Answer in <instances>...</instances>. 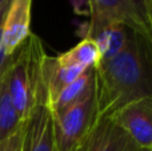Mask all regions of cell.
Listing matches in <instances>:
<instances>
[{
  "label": "cell",
  "mask_w": 152,
  "mask_h": 151,
  "mask_svg": "<svg viewBox=\"0 0 152 151\" xmlns=\"http://www.w3.org/2000/svg\"><path fill=\"white\" fill-rule=\"evenodd\" d=\"M151 44L134 32L120 54L94 66L96 119L111 118L127 104L152 96Z\"/></svg>",
  "instance_id": "obj_1"
},
{
  "label": "cell",
  "mask_w": 152,
  "mask_h": 151,
  "mask_svg": "<svg viewBox=\"0 0 152 151\" xmlns=\"http://www.w3.org/2000/svg\"><path fill=\"white\" fill-rule=\"evenodd\" d=\"M44 55L43 42L31 32L23 44L13 52L12 62L4 76L10 98L21 123L28 117L32 107L35 88L42 78Z\"/></svg>",
  "instance_id": "obj_2"
},
{
  "label": "cell",
  "mask_w": 152,
  "mask_h": 151,
  "mask_svg": "<svg viewBox=\"0 0 152 151\" xmlns=\"http://www.w3.org/2000/svg\"><path fill=\"white\" fill-rule=\"evenodd\" d=\"M21 127V151H56L53 115L43 70L35 88L32 107Z\"/></svg>",
  "instance_id": "obj_3"
},
{
  "label": "cell",
  "mask_w": 152,
  "mask_h": 151,
  "mask_svg": "<svg viewBox=\"0 0 152 151\" xmlns=\"http://www.w3.org/2000/svg\"><path fill=\"white\" fill-rule=\"evenodd\" d=\"M95 122L96 102L94 90L84 99L68 107L61 114L53 115L56 151H74L84 141H87Z\"/></svg>",
  "instance_id": "obj_4"
},
{
  "label": "cell",
  "mask_w": 152,
  "mask_h": 151,
  "mask_svg": "<svg viewBox=\"0 0 152 151\" xmlns=\"http://www.w3.org/2000/svg\"><path fill=\"white\" fill-rule=\"evenodd\" d=\"M142 149L152 150V96L124 106L110 118Z\"/></svg>",
  "instance_id": "obj_5"
},
{
  "label": "cell",
  "mask_w": 152,
  "mask_h": 151,
  "mask_svg": "<svg viewBox=\"0 0 152 151\" xmlns=\"http://www.w3.org/2000/svg\"><path fill=\"white\" fill-rule=\"evenodd\" d=\"M89 24L105 21L120 23L134 32L152 40V31L143 23L128 0H88Z\"/></svg>",
  "instance_id": "obj_6"
},
{
  "label": "cell",
  "mask_w": 152,
  "mask_h": 151,
  "mask_svg": "<svg viewBox=\"0 0 152 151\" xmlns=\"http://www.w3.org/2000/svg\"><path fill=\"white\" fill-rule=\"evenodd\" d=\"M32 3L34 0H10L1 23V43L8 56H12L31 34Z\"/></svg>",
  "instance_id": "obj_7"
},
{
  "label": "cell",
  "mask_w": 152,
  "mask_h": 151,
  "mask_svg": "<svg viewBox=\"0 0 152 151\" xmlns=\"http://www.w3.org/2000/svg\"><path fill=\"white\" fill-rule=\"evenodd\" d=\"M86 151H152L142 149L126 131L110 118L96 119L88 138Z\"/></svg>",
  "instance_id": "obj_8"
},
{
  "label": "cell",
  "mask_w": 152,
  "mask_h": 151,
  "mask_svg": "<svg viewBox=\"0 0 152 151\" xmlns=\"http://www.w3.org/2000/svg\"><path fill=\"white\" fill-rule=\"evenodd\" d=\"M134 31L120 23L105 21L99 24H88L87 36L96 44L100 60H107L120 54L128 45Z\"/></svg>",
  "instance_id": "obj_9"
},
{
  "label": "cell",
  "mask_w": 152,
  "mask_h": 151,
  "mask_svg": "<svg viewBox=\"0 0 152 151\" xmlns=\"http://www.w3.org/2000/svg\"><path fill=\"white\" fill-rule=\"evenodd\" d=\"M95 90V67L86 68L77 78L60 91L56 99L51 103L53 115H59L68 107L84 99L88 94Z\"/></svg>",
  "instance_id": "obj_10"
},
{
  "label": "cell",
  "mask_w": 152,
  "mask_h": 151,
  "mask_svg": "<svg viewBox=\"0 0 152 151\" xmlns=\"http://www.w3.org/2000/svg\"><path fill=\"white\" fill-rule=\"evenodd\" d=\"M43 78H44L45 86H47L48 94H50L51 103L56 99L66 86L74 82L76 78L81 74L86 68L80 67H63L59 64L56 56H50L45 54L42 63Z\"/></svg>",
  "instance_id": "obj_11"
},
{
  "label": "cell",
  "mask_w": 152,
  "mask_h": 151,
  "mask_svg": "<svg viewBox=\"0 0 152 151\" xmlns=\"http://www.w3.org/2000/svg\"><path fill=\"white\" fill-rule=\"evenodd\" d=\"M59 64L63 67H80L88 68L95 66L100 60V54L96 44L88 37H84L80 43L72 47L71 50L56 56Z\"/></svg>",
  "instance_id": "obj_12"
},
{
  "label": "cell",
  "mask_w": 152,
  "mask_h": 151,
  "mask_svg": "<svg viewBox=\"0 0 152 151\" xmlns=\"http://www.w3.org/2000/svg\"><path fill=\"white\" fill-rule=\"evenodd\" d=\"M23 123L20 122L16 110L10 98L5 79L0 83V144L10 138Z\"/></svg>",
  "instance_id": "obj_13"
},
{
  "label": "cell",
  "mask_w": 152,
  "mask_h": 151,
  "mask_svg": "<svg viewBox=\"0 0 152 151\" xmlns=\"http://www.w3.org/2000/svg\"><path fill=\"white\" fill-rule=\"evenodd\" d=\"M143 23L152 31V0H128Z\"/></svg>",
  "instance_id": "obj_14"
},
{
  "label": "cell",
  "mask_w": 152,
  "mask_h": 151,
  "mask_svg": "<svg viewBox=\"0 0 152 151\" xmlns=\"http://www.w3.org/2000/svg\"><path fill=\"white\" fill-rule=\"evenodd\" d=\"M21 126L10 138H7L0 144V151H21V135H23V127Z\"/></svg>",
  "instance_id": "obj_15"
},
{
  "label": "cell",
  "mask_w": 152,
  "mask_h": 151,
  "mask_svg": "<svg viewBox=\"0 0 152 151\" xmlns=\"http://www.w3.org/2000/svg\"><path fill=\"white\" fill-rule=\"evenodd\" d=\"M1 23H0V83H1L3 79H4L8 67H10L11 62H12V56H13V55L8 56L4 51V47H3V43H1Z\"/></svg>",
  "instance_id": "obj_16"
},
{
  "label": "cell",
  "mask_w": 152,
  "mask_h": 151,
  "mask_svg": "<svg viewBox=\"0 0 152 151\" xmlns=\"http://www.w3.org/2000/svg\"><path fill=\"white\" fill-rule=\"evenodd\" d=\"M8 4H10V0H7V1H5L3 5H0V23H1L3 19H4V15H5V12H7Z\"/></svg>",
  "instance_id": "obj_17"
},
{
  "label": "cell",
  "mask_w": 152,
  "mask_h": 151,
  "mask_svg": "<svg viewBox=\"0 0 152 151\" xmlns=\"http://www.w3.org/2000/svg\"><path fill=\"white\" fill-rule=\"evenodd\" d=\"M86 146H87V141H84L83 143L80 144V146H77L74 151H86Z\"/></svg>",
  "instance_id": "obj_18"
},
{
  "label": "cell",
  "mask_w": 152,
  "mask_h": 151,
  "mask_svg": "<svg viewBox=\"0 0 152 151\" xmlns=\"http://www.w3.org/2000/svg\"><path fill=\"white\" fill-rule=\"evenodd\" d=\"M5 1H7V0H0V5H3V4H4V3Z\"/></svg>",
  "instance_id": "obj_19"
}]
</instances>
